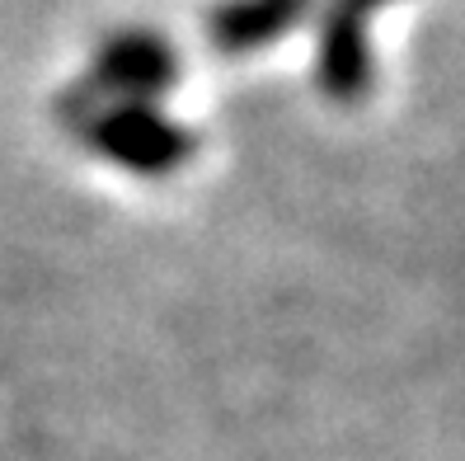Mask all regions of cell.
I'll return each mask as SVG.
<instances>
[{
	"label": "cell",
	"instance_id": "6da1fadb",
	"mask_svg": "<svg viewBox=\"0 0 465 461\" xmlns=\"http://www.w3.org/2000/svg\"><path fill=\"white\" fill-rule=\"evenodd\" d=\"M80 142L108 165L142 179H165L198 155L193 127L165 118L155 104H104L94 123L80 132Z\"/></svg>",
	"mask_w": 465,
	"mask_h": 461
},
{
	"label": "cell",
	"instance_id": "7a4b0ae2",
	"mask_svg": "<svg viewBox=\"0 0 465 461\" xmlns=\"http://www.w3.org/2000/svg\"><path fill=\"white\" fill-rule=\"evenodd\" d=\"M85 80L108 104H155L179 85V52L155 29H118L94 47Z\"/></svg>",
	"mask_w": 465,
	"mask_h": 461
},
{
	"label": "cell",
	"instance_id": "3957f363",
	"mask_svg": "<svg viewBox=\"0 0 465 461\" xmlns=\"http://www.w3.org/2000/svg\"><path fill=\"white\" fill-rule=\"evenodd\" d=\"M371 80H376V57H371L367 19L348 15L343 5L330 0L315 34V85L334 104H358L367 99Z\"/></svg>",
	"mask_w": 465,
	"mask_h": 461
},
{
	"label": "cell",
	"instance_id": "277c9868",
	"mask_svg": "<svg viewBox=\"0 0 465 461\" xmlns=\"http://www.w3.org/2000/svg\"><path fill=\"white\" fill-rule=\"evenodd\" d=\"M306 15H311V0H222V5L207 10L203 34L212 52L244 57V52H259L287 38Z\"/></svg>",
	"mask_w": 465,
	"mask_h": 461
},
{
	"label": "cell",
	"instance_id": "5b68a950",
	"mask_svg": "<svg viewBox=\"0 0 465 461\" xmlns=\"http://www.w3.org/2000/svg\"><path fill=\"white\" fill-rule=\"evenodd\" d=\"M334 5H343L348 15H358V19H367V15H376V10L395 5V0H334Z\"/></svg>",
	"mask_w": 465,
	"mask_h": 461
}]
</instances>
